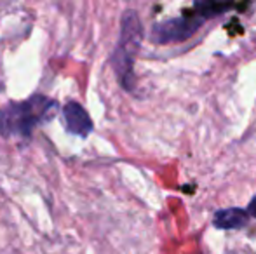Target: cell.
I'll use <instances>...</instances> for the list:
<instances>
[{
  "mask_svg": "<svg viewBox=\"0 0 256 254\" xmlns=\"http://www.w3.org/2000/svg\"><path fill=\"white\" fill-rule=\"evenodd\" d=\"M56 110L58 103L44 94L9 103L0 112V134L7 139H30L34 129L51 120Z\"/></svg>",
  "mask_w": 256,
  "mask_h": 254,
  "instance_id": "obj_1",
  "label": "cell"
},
{
  "mask_svg": "<svg viewBox=\"0 0 256 254\" xmlns=\"http://www.w3.org/2000/svg\"><path fill=\"white\" fill-rule=\"evenodd\" d=\"M143 40V28L140 23V17L134 10H126L120 21V38L118 45L115 47L112 56V64L118 77V82L124 89L132 91L134 87V56L138 52Z\"/></svg>",
  "mask_w": 256,
  "mask_h": 254,
  "instance_id": "obj_2",
  "label": "cell"
},
{
  "mask_svg": "<svg viewBox=\"0 0 256 254\" xmlns=\"http://www.w3.org/2000/svg\"><path fill=\"white\" fill-rule=\"evenodd\" d=\"M204 23L200 16H180L171 17L162 23L154 24L152 31H150V38L155 44H174V42H183L190 38L199 26Z\"/></svg>",
  "mask_w": 256,
  "mask_h": 254,
  "instance_id": "obj_3",
  "label": "cell"
},
{
  "mask_svg": "<svg viewBox=\"0 0 256 254\" xmlns=\"http://www.w3.org/2000/svg\"><path fill=\"white\" fill-rule=\"evenodd\" d=\"M63 120L68 132H72L75 136H80V138L89 136L92 132V129H94V124H92L89 113L77 101H68L63 106Z\"/></svg>",
  "mask_w": 256,
  "mask_h": 254,
  "instance_id": "obj_4",
  "label": "cell"
},
{
  "mask_svg": "<svg viewBox=\"0 0 256 254\" xmlns=\"http://www.w3.org/2000/svg\"><path fill=\"white\" fill-rule=\"evenodd\" d=\"M248 211L239 209V207H230V209H222L214 214L212 218V225L220 230H236V228H242L248 223Z\"/></svg>",
  "mask_w": 256,
  "mask_h": 254,
  "instance_id": "obj_5",
  "label": "cell"
},
{
  "mask_svg": "<svg viewBox=\"0 0 256 254\" xmlns=\"http://www.w3.org/2000/svg\"><path fill=\"white\" fill-rule=\"evenodd\" d=\"M197 9H199V14H202V16H218V14H222L223 10L230 9V3H212V2H200L197 3Z\"/></svg>",
  "mask_w": 256,
  "mask_h": 254,
  "instance_id": "obj_6",
  "label": "cell"
},
{
  "mask_svg": "<svg viewBox=\"0 0 256 254\" xmlns=\"http://www.w3.org/2000/svg\"><path fill=\"white\" fill-rule=\"evenodd\" d=\"M246 211H248V214H250V216L256 218V197L250 202V206H248V209H246Z\"/></svg>",
  "mask_w": 256,
  "mask_h": 254,
  "instance_id": "obj_7",
  "label": "cell"
}]
</instances>
